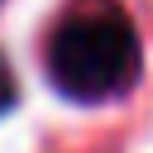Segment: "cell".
I'll list each match as a JSON object with an SVG mask.
<instances>
[{
	"label": "cell",
	"instance_id": "1",
	"mask_svg": "<svg viewBox=\"0 0 153 153\" xmlns=\"http://www.w3.org/2000/svg\"><path fill=\"white\" fill-rule=\"evenodd\" d=\"M43 72L57 96L100 105L124 96L143 72V48L120 0H67L43 38Z\"/></svg>",
	"mask_w": 153,
	"mask_h": 153
},
{
	"label": "cell",
	"instance_id": "2",
	"mask_svg": "<svg viewBox=\"0 0 153 153\" xmlns=\"http://www.w3.org/2000/svg\"><path fill=\"white\" fill-rule=\"evenodd\" d=\"M19 100V86H14V72H10V57L0 53V115H10Z\"/></svg>",
	"mask_w": 153,
	"mask_h": 153
}]
</instances>
